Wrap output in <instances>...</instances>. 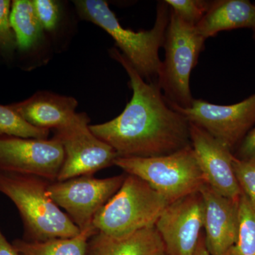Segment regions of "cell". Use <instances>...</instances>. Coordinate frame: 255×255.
I'll return each instance as SVG.
<instances>
[{
  "label": "cell",
  "instance_id": "5bb4252c",
  "mask_svg": "<svg viewBox=\"0 0 255 255\" xmlns=\"http://www.w3.org/2000/svg\"><path fill=\"white\" fill-rule=\"evenodd\" d=\"M78 105L73 97L43 91L9 106L31 125L58 130L75 122Z\"/></svg>",
  "mask_w": 255,
  "mask_h": 255
},
{
  "label": "cell",
  "instance_id": "d4e9b609",
  "mask_svg": "<svg viewBox=\"0 0 255 255\" xmlns=\"http://www.w3.org/2000/svg\"><path fill=\"white\" fill-rule=\"evenodd\" d=\"M236 157L242 160L255 161V128L247 134L240 144Z\"/></svg>",
  "mask_w": 255,
  "mask_h": 255
},
{
  "label": "cell",
  "instance_id": "ffe728a7",
  "mask_svg": "<svg viewBox=\"0 0 255 255\" xmlns=\"http://www.w3.org/2000/svg\"><path fill=\"white\" fill-rule=\"evenodd\" d=\"M49 132L28 123L9 105H0V136L48 139Z\"/></svg>",
  "mask_w": 255,
  "mask_h": 255
},
{
  "label": "cell",
  "instance_id": "30bf717a",
  "mask_svg": "<svg viewBox=\"0 0 255 255\" xmlns=\"http://www.w3.org/2000/svg\"><path fill=\"white\" fill-rule=\"evenodd\" d=\"M65 159L57 137L21 138L0 136V172L26 174L55 182Z\"/></svg>",
  "mask_w": 255,
  "mask_h": 255
},
{
  "label": "cell",
  "instance_id": "603a6c76",
  "mask_svg": "<svg viewBox=\"0 0 255 255\" xmlns=\"http://www.w3.org/2000/svg\"><path fill=\"white\" fill-rule=\"evenodd\" d=\"M11 2L9 0H0V50L10 55L16 47L14 32L10 23Z\"/></svg>",
  "mask_w": 255,
  "mask_h": 255
},
{
  "label": "cell",
  "instance_id": "8992f818",
  "mask_svg": "<svg viewBox=\"0 0 255 255\" xmlns=\"http://www.w3.org/2000/svg\"><path fill=\"white\" fill-rule=\"evenodd\" d=\"M114 165L145 181L169 204L199 191L206 184L191 145L157 157H118Z\"/></svg>",
  "mask_w": 255,
  "mask_h": 255
},
{
  "label": "cell",
  "instance_id": "7a4b0ae2",
  "mask_svg": "<svg viewBox=\"0 0 255 255\" xmlns=\"http://www.w3.org/2000/svg\"><path fill=\"white\" fill-rule=\"evenodd\" d=\"M73 2L82 19L95 23L112 36L122 54L145 81L157 80L162 67L159 51L163 47L170 15V8L165 1L157 4L153 27L140 31L124 28L104 0H76Z\"/></svg>",
  "mask_w": 255,
  "mask_h": 255
},
{
  "label": "cell",
  "instance_id": "2e32d148",
  "mask_svg": "<svg viewBox=\"0 0 255 255\" xmlns=\"http://www.w3.org/2000/svg\"><path fill=\"white\" fill-rule=\"evenodd\" d=\"M207 39L219 32L255 27V4L248 0L211 1L209 9L195 26Z\"/></svg>",
  "mask_w": 255,
  "mask_h": 255
},
{
  "label": "cell",
  "instance_id": "83f0119b",
  "mask_svg": "<svg viewBox=\"0 0 255 255\" xmlns=\"http://www.w3.org/2000/svg\"><path fill=\"white\" fill-rule=\"evenodd\" d=\"M253 38H254L255 41V27L254 28H253Z\"/></svg>",
  "mask_w": 255,
  "mask_h": 255
},
{
  "label": "cell",
  "instance_id": "6da1fadb",
  "mask_svg": "<svg viewBox=\"0 0 255 255\" xmlns=\"http://www.w3.org/2000/svg\"><path fill=\"white\" fill-rule=\"evenodd\" d=\"M109 52L127 71L132 98L118 117L90 126L92 133L121 157L167 155L191 145L189 121L168 105L157 82H146L117 48Z\"/></svg>",
  "mask_w": 255,
  "mask_h": 255
},
{
  "label": "cell",
  "instance_id": "7402d4cb",
  "mask_svg": "<svg viewBox=\"0 0 255 255\" xmlns=\"http://www.w3.org/2000/svg\"><path fill=\"white\" fill-rule=\"evenodd\" d=\"M233 169L242 192L255 208V161L233 157Z\"/></svg>",
  "mask_w": 255,
  "mask_h": 255
},
{
  "label": "cell",
  "instance_id": "9c48e42d",
  "mask_svg": "<svg viewBox=\"0 0 255 255\" xmlns=\"http://www.w3.org/2000/svg\"><path fill=\"white\" fill-rule=\"evenodd\" d=\"M168 105L232 151L255 124V94L239 103L219 105L195 100L189 108Z\"/></svg>",
  "mask_w": 255,
  "mask_h": 255
},
{
  "label": "cell",
  "instance_id": "4316f807",
  "mask_svg": "<svg viewBox=\"0 0 255 255\" xmlns=\"http://www.w3.org/2000/svg\"><path fill=\"white\" fill-rule=\"evenodd\" d=\"M193 255H210L209 252L206 249L204 233L201 235L199 244L196 247V251Z\"/></svg>",
  "mask_w": 255,
  "mask_h": 255
},
{
  "label": "cell",
  "instance_id": "4fadbf2b",
  "mask_svg": "<svg viewBox=\"0 0 255 255\" xmlns=\"http://www.w3.org/2000/svg\"><path fill=\"white\" fill-rule=\"evenodd\" d=\"M199 191L204 204L206 249L210 255H228L237 241L239 200L225 197L207 184Z\"/></svg>",
  "mask_w": 255,
  "mask_h": 255
},
{
  "label": "cell",
  "instance_id": "cb8c5ba5",
  "mask_svg": "<svg viewBox=\"0 0 255 255\" xmlns=\"http://www.w3.org/2000/svg\"><path fill=\"white\" fill-rule=\"evenodd\" d=\"M37 16L43 29L54 31L60 21V10L58 1L53 0H33Z\"/></svg>",
  "mask_w": 255,
  "mask_h": 255
},
{
  "label": "cell",
  "instance_id": "44dd1931",
  "mask_svg": "<svg viewBox=\"0 0 255 255\" xmlns=\"http://www.w3.org/2000/svg\"><path fill=\"white\" fill-rule=\"evenodd\" d=\"M169 8L184 22L196 26L207 12L211 1L165 0Z\"/></svg>",
  "mask_w": 255,
  "mask_h": 255
},
{
  "label": "cell",
  "instance_id": "484cf974",
  "mask_svg": "<svg viewBox=\"0 0 255 255\" xmlns=\"http://www.w3.org/2000/svg\"><path fill=\"white\" fill-rule=\"evenodd\" d=\"M0 255H20L12 243L6 240L0 229Z\"/></svg>",
  "mask_w": 255,
  "mask_h": 255
},
{
  "label": "cell",
  "instance_id": "9a60e30c",
  "mask_svg": "<svg viewBox=\"0 0 255 255\" xmlns=\"http://www.w3.org/2000/svg\"><path fill=\"white\" fill-rule=\"evenodd\" d=\"M164 247L155 226L122 236L97 232L88 241L86 255H162Z\"/></svg>",
  "mask_w": 255,
  "mask_h": 255
},
{
  "label": "cell",
  "instance_id": "5b68a950",
  "mask_svg": "<svg viewBox=\"0 0 255 255\" xmlns=\"http://www.w3.org/2000/svg\"><path fill=\"white\" fill-rule=\"evenodd\" d=\"M205 41L195 26L184 22L170 9L163 45L165 58L157 80L167 103L184 109L192 105L191 73Z\"/></svg>",
  "mask_w": 255,
  "mask_h": 255
},
{
  "label": "cell",
  "instance_id": "8fae6325",
  "mask_svg": "<svg viewBox=\"0 0 255 255\" xmlns=\"http://www.w3.org/2000/svg\"><path fill=\"white\" fill-rule=\"evenodd\" d=\"M204 204L200 191L170 203L156 221L165 255H193L204 228Z\"/></svg>",
  "mask_w": 255,
  "mask_h": 255
},
{
  "label": "cell",
  "instance_id": "ba28073f",
  "mask_svg": "<svg viewBox=\"0 0 255 255\" xmlns=\"http://www.w3.org/2000/svg\"><path fill=\"white\" fill-rule=\"evenodd\" d=\"M90 122L87 114L80 113L71 125L55 130L54 137L61 142L65 152L57 181L93 175L101 169L114 165L118 154L112 146L92 133Z\"/></svg>",
  "mask_w": 255,
  "mask_h": 255
},
{
  "label": "cell",
  "instance_id": "7c38bea8",
  "mask_svg": "<svg viewBox=\"0 0 255 255\" xmlns=\"http://www.w3.org/2000/svg\"><path fill=\"white\" fill-rule=\"evenodd\" d=\"M189 124L191 145L206 184L225 197L239 200L243 192L233 169L232 152L204 129Z\"/></svg>",
  "mask_w": 255,
  "mask_h": 255
},
{
  "label": "cell",
  "instance_id": "e0dca14e",
  "mask_svg": "<svg viewBox=\"0 0 255 255\" xmlns=\"http://www.w3.org/2000/svg\"><path fill=\"white\" fill-rule=\"evenodd\" d=\"M97 232L95 228H92L81 231L73 238H57L44 242L17 239L12 245L20 255H86L88 241Z\"/></svg>",
  "mask_w": 255,
  "mask_h": 255
},
{
  "label": "cell",
  "instance_id": "52a82bcc",
  "mask_svg": "<svg viewBox=\"0 0 255 255\" xmlns=\"http://www.w3.org/2000/svg\"><path fill=\"white\" fill-rule=\"evenodd\" d=\"M127 174L98 179L81 176L65 181L50 182V197L71 219L80 231L93 226L96 214L119 191Z\"/></svg>",
  "mask_w": 255,
  "mask_h": 255
},
{
  "label": "cell",
  "instance_id": "d6986e66",
  "mask_svg": "<svg viewBox=\"0 0 255 255\" xmlns=\"http://www.w3.org/2000/svg\"><path fill=\"white\" fill-rule=\"evenodd\" d=\"M228 255H255V208L243 194L238 201L237 241Z\"/></svg>",
  "mask_w": 255,
  "mask_h": 255
},
{
  "label": "cell",
  "instance_id": "ac0fdd59",
  "mask_svg": "<svg viewBox=\"0 0 255 255\" xmlns=\"http://www.w3.org/2000/svg\"><path fill=\"white\" fill-rule=\"evenodd\" d=\"M10 23L16 47L21 50L33 48L41 39L43 28L37 16L33 1L14 0L11 2Z\"/></svg>",
  "mask_w": 255,
  "mask_h": 255
},
{
  "label": "cell",
  "instance_id": "3957f363",
  "mask_svg": "<svg viewBox=\"0 0 255 255\" xmlns=\"http://www.w3.org/2000/svg\"><path fill=\"white\" fill-rule=\"evenodd\" d=\"M50 182L35 176L0 172V193L9 198L17 209L25 241L73 238L81 233L50 197Z\"/></svg>",
  "mask_w": 255,
  "mask_h": 255
},
{
  "label": "cell",
  "instance_id": "277c9868",
  "mask_svg": "<svg viewBox=\"0 0 255 255\" xmlns=\"http://www.w3.org/2000/svg\"><path fill=\"white\" fill-rule=\"evenodd\" d=\"M169 204L145 181L127 174L119 191L96 214L93 226L108 236H126L155 226Z\"/></svg>",
  "mask_w": 255,
  "mask_h": 255
},
{
  "label": "cell",
  "instance_id": "f1b7e54d",
  "mask_svg": "<svg viewBox=\"0 0 255 255\" xmlns=\"http://www.w3.org/2000/svg\"><path fill=\"white\" fill-rule=\"evenodd\" d=\"M162 255H165V254Z\"/></svg>",
  "mask_w": 255,
  "mask_h": 255
}]
</instances>
